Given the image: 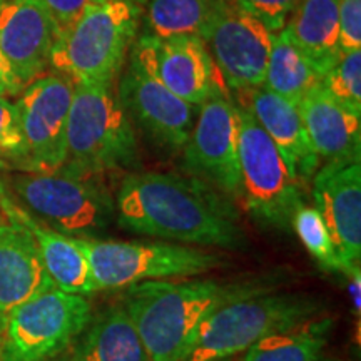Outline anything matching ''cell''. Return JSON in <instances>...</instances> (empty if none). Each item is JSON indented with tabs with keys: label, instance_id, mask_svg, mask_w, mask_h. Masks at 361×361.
Instances as JSON below:
<instances>
[{
	"label": "cell",
	"instance_id": "6da1fadb",
	"mask_svg": "<svg viewBox=\"0 0 361 361\" xmlns=\"http://www.w3.org/2000/svg\"><path fill=\"white\" fill-rule=\"evenodd\" d=\"M117 224L186 245L238 250L246 238L233 201L204 180L174 173H129L116 194Z\"/></svg>",
	"mask_w": 361,
	"mask_h": 361
},
{
	"label": "cell",
	"instance_id": "7a4b0ae2",
	"mask_svg": "<svg viewBox=\"0 0 361 361\" xmlns=\"http://www.w3.org/2000/svg\"><path fill=\"white\" fill-rule=\"evenodd\" d=\"M276 279L152 281L128 286L123 301L152 361H186L202 323L223 306L273 291Z\"/></svg>",
	"mask_w": 361,
	"mask_h": 361
},
{
	"label": "cell",
	"instance_id": "3957f363",
	"mask_svg": "<svg viewBox=\"0 0 361 361\" xmlns=\"http://www.w3.org/2000/svg\"><path fill=\"white\" fill-rule=\"evenodd\" d=\"M141 29L139 0H102L57 34L51 67L75 84H106L114 80Z\"/></svg>",
	"mask_w": 361,
	"mask_h": 361
},
{
	"label": "cell",
	"instance_id": "277c9868",
	"mask_svg": "<svg viewBox=\"0 0 361 361\" xmlns=\"http://www.w3.org/2000/svg\"><path fill=\"white\" fill-rule=\"evenodd\" d=\"M64 166L99 176L139 168L135 129L114 85L74 82Z\"/></svg>",
	"mask_w": 361,
	"mask_h": 361
},
{
	"label": "cell",
	"instance_id": "5b68a950",
	"mask_svg": "<svg viewBox=\"0 0 361 361\" xmlns=\"http://www.w3.org/2000/svg\"><path fill=\"white\" fill-rule=\"evenodd\" d=\"M7 188L34 219L71 238L104 231L116 214V200L102 176L66 166L54 173L19 171Z\"/></svg>",
	"mask_w": 361,
	"mask_h": 361
},
{
	"label": "cell",
	"instance_id": "8992f818",
	"mask_svg": "<svg viewBox=\"0 0 361 361\" xmlns=\"http://www.w3.org/2000/svg\"><path fill=\"white\" fill-rule=\"evenodd\" d=\"M323 303L310 295L266 291L223 306L202 323L186 361H224L256 341L316 318Z\"/></svg>",
	"mask_w": 361,
	"mask_h": 361
},
{
	"label": "cell",
	"instance_id": "52a82bcc",
	"mask_svg": "<svg viewBox=\"0 0 361 361\" xmlns=\"http://www.w3.org/2000/svg\"><path fill=\"white\" fill-rule=\"evenodd\" d=\"M239 116V201L261 226L288 231L303 202V186L295 179L278 147L246 107Z\"/></svg>",
	"mask_w": 361,
	"mask_h": 361
},
{
	"label": "cell",
	"instance_id": "ba28073f",
	"mask_svg": "<svg viewBox=\"0 0 361 361\" xmlns=\"http://www.w3.org/2000/svg\"><path fill=\"white\" fill-rule=\"evenodd\" d=\"M84 252L96 290H119L152 279L200 276L223 263L200 247L166 243L97 241L74 238Z\"/></svg>",
	"mask_w": 361,
	"mask_h": 361
},
{
	"label": "cell",
	"instance_id": "9c48e42d",
	"mask_svg": "<svg viewBox=\"0 0 361 361\" xmlns=\"http://www.w3.org/2000/svg\"><path fill=\"white\" fill-rule=\"evenodd\" d=\"M90 319L87 298L47 288L7 314L0 361H51L82 335Z\"/></svg>",
	"mask_w": 361,
	"mask_h": 361
},
{
	"label": "cell",
	"instance_id": "30bf717a",
	"mask_svg": "<svg viewBox=\"0 0 361 361\" xmlns=\"http://www.w3.org/2000/svg\"><path fill=\"white\" fill-rule=\"evenodd\" d=\"M194 121L183 164L189 176L204 180L231 201H239V116L229 94L218 92L202 102Z\"/></svg>",
	"mask_w": 361,
	"mask_h": 361
},
{
	"label": "cell",
	"instance_id": "8fae6325",
	"mask_svg": "<svg viewBox=\"0 0 361 361\" xmlns=\"http://www.w3.org/2000/svg\"><path fill=\"white\" fill-rule=\"evenodd\" d=\"M74 80L66 75H40L20 90L17 101L25 159L19 171L54 173L67 159V119Z\"/></svg>",
	"mask_w": 361,
	"mask_h": 361
},
{
	"label": "cell",
	"instance_id": "7c38bea8",
	"mask_svg": "<svg viewBox=\"0 0 361 361\" xmlns=\"http://www.w3.org/2000/svg\"><path fill=\"white\" fill-rule=\"evenodd\" d=\"M121 104L130 123L146 137L171 152L183 151L194 126L197 107L176 96L166 87L137 51L130 47L128 69L121 75Z\"/></svg>",
	"mask_w": 361,
	"mask_h": 361
},
{
	"label": "cell",
	"instance_id": "4fadbf2b",
	"mask_svg": "<svg viewBox=\"0 0 361 361\" xmlns=\"http://www.w3.org/2000/svg\"><path fill=\"white\" fill-rule=\"evenodd\" d=\"M273 40L274 32L239 8L234 0L204 37L223 84L239 94L263 85Z\"/></svg>",
	"mask_w": 361,
	"mask_h": 361
},
{
	"label": "cell",
	"instance_id": "5bb4252c",
	"mask_svg": "<svg viewBox=\"0 0 361 361\" xmlns=\"http://www.w3.org/2000/svg\"><path fill=\"white\" fill-rule=\"evenodd\" d=\"M156 78L176 96L200 107L221 92V79L206 42L196 35L156 39L142 34L133 44Z\"/></svg>",
	"mask_w": 361,
	"mask_h": 361
},
{
	"label": "cell",
	"instance_id": "9a60e30c",
	"mask_svg": "<svg viewBox=\"0 0 361 361\" xmlns=\"http://www.w3.org/2000/svg\"><path fill=\"white\" fill-rule=\"evenodd\" d=\"M311 183L314 207L350 274L361 258V162H326Z\"/></svg>",
	"mask_w": 361,
	"mask_h": 361
},
{
	"label": "cell",
	"instance_id": "2e32d148",
	"mask_svg": "<svg viewBox=\"0 0 361 361\" xmlns=\"http://www.w3.org/2000/svg\"><path fill=\"white\" fill-rule=\"evenodd\" d=\"M57 25L42 0H4L0 4V52L22 87L51 66Z\"/></svg>",
	"mask_w": 361,
	"mask_h": 361
},
{
	"label": "cell",
	"instance_id": "e0dca14e",
	"mask_svg": "<svg viewBox=\"0 0 361 361\" xmlns=\"http://www.w3.org/2000/svg\"><path fill=\"white\" fill-rule=\"evenodd\" d=\"M17 206L13 202L6 207V219L0 218V311L4 314L56 286L45 271L35 238L17 216Z\"/></svg>",
	"mask_w": 361,
	"mask_h": 361
},
{
	"label": "cell",
	"instance_id": "ac0fdd59",
	"mask_svg": "<svg viewBox=\"0 0 361 361\" xmlns=\"http://www.w3.org/2000/svg\"><path fill=\"white\" fill-rule=\"evenodd\" d=\"M241 96L247 97L246 109L278 147L298 183L301 186L311 183L319 169V157L311 146L298 106L263 85L241 92Z\"/></svg>",
	"mask_w": 361,
	"mask_h": 361
},
{
	"label": "cell",
	"instance_id": "d6986e66",
	"mask_svg": "<svg viewBox=\"0 0 361 361\" xmlns=\"http://www.w3.org/2000/svg\"><path fill=\"white\" fill-rule=\"evenodd\" d=\"M298 109L319 161L361 162V114L343 107L323 84L311 89Z\"/></svg>",
	"mask_w": 361,
	"mask_h": 361
},
{
	"label": "cell",
	"instance_id": "ffe728a7",
	"mask_svg": "<svg viewBox=\"0 0 361 361\" xmlns=\"http://www.w3.org/2000/svg\"><path fill=\"white\" fill-rule=\"evenodd\" d=\"M284 30L322 78L341 56L338 0H300Z\"/></svg>",
	"mask_w": 361,
	"mask_h": 361
},
{
	"label": "cell",
	"instance_id": "44dd1931",
	"mask_svg": "<svg viewBox=\"0 0 361 361\" xmlns=\"http://www.w3.org/2000/svg\"><path fill=\"white\" fill-rule=\"evenodd\" d=\"M17 216L35 238L45 271L59 290L80 296L97 291L90 276L87 259L74 238L39 223L20 206H17Z\"/></svg>",
	"mask_w": 361,
	"mask_h": 361
},
{
	"label": "cell",
	"instance_id": "7402d4cb",
	"mask_svg": "<svg viewBox=\"0 0 361 361\" xmlns=\"http://www.w3.org/2000/svg\"><path fill=\"white\" fill-rule=\"evenodd\" d=\"M72 361H152L124 306H111L84 329Z\"/></svg>",
	"mask_w": 361,
	"mask_h": 361
},
{
	"label": "cell",
	"instance_id": "603a6c76",
	"mask_svg": "<svg viewBox=\"0 0 361 361\" xmlns=\"http://www.w3.org/2000/svg\"><path fill=\"white\" fill-rule=\"evenodd\" d=\"M231 0H142L144 34L156 39L204 37Z\"/></svg>",
	"mask_w": 361,
	"mask_h": 361
},
{
	"label": "cell",
	"instance_id": "cb8c5ba5",
	"mask_svg": "<svg viewBox=\"0 0 361 361\" xmlns=\"http://www.w3.org/2000/svg\"><path fill=\"white\" fill-rule=\"evenodd\" d=\"M331 326V318H311L256 341L241 361H336L326 348Z\"/></svg>",
	"mask_w": 361,
	"mask_h": 361
},
{
	"label": "cell",
	"instance_id": "d4e9b609",
	"mask_svg": "<svg viewBox=\"0 0 361 361\" xmlns=\"http://www.w3.org/2000/svg\"><path fill=\"white\" fill-rule=\"evenodd\" d=\"M322 79L318 71L296 47L286 30L281 29L274 34L263 87L295 106H300L306 94L322 84Z\"/></svg>",
	"mask_w": 361,
	"mask_h": 361
},
{
	"label": "cell",
	"instance_id": "484cf974",
	"mask_svg": "<svg viewBox=\"0 0 361 361\" xmlns=\"http://www.w3.org/2000/svg\"><path fill=\"white\" fill-rule=\"evenodd\" d=\"M291 229H295L310 255L318 264L329 273H346L345 264L338 256L335 243L319 211L314 206L301 204L293 218Z\"/></svg>",
	"mask_w": 361,
	"mask_h": 361
},
{
	"label": "cell",
	"instance_id": "4316f807",
	"mask_svg": "<svg viewBox=\"0 0 361 361\" xmlns=\"http://www.w3.org/2000/svg\"><path fill=\"white\" fill-rule=\"evenodd\" d=\"M322 84L343 107L361 114V51L341 54Z\"/></svg>",
	"mask_w": 361,
	"mask_h": 361
},
{
	"label": "cell",
	"instance_id": "83f0119b",
	"mask_svg": "<svg viewBox=\"0 0 361 361\" xmlns=\"http://www.w3.org/2000/svg\"><path fill=\"white\" fill-rule=\"evenodd\" d=\"M24 159L25 149L19 111L6 96H0V161L12 162L17 169H20Z\"/></svg>",
	"mask_w": 361,
	"mask_h": 361
},
{
	"label": "cell",
	"instance_id": "f1b7e54d",
	"mask_svg": "<svg viewBox=\"0 0 361 361\" xmlns=\"http://www.w3.org/2000/svg\"><path fill=\"white\" fill-rule=\"evenodd\" d=\"M300 0H234L239 8L258 19L271 32L284 29Z\"/></svg>",
	"mask_w": 361,
	"mask_h": 361
},
{
	"label": "cell",
	"instance_id": "f546056e",
	"mask_svg": "<svg viewBox=\"0 0 361 361\" xmlns=\"http://www.w3.org/2000/svg\"><path fill=\"white\" fill-rule=\"evenodd\" d=\"M341 54L361 51V0H338Z\"/></svg>",
	"mask_w": 361,
	"mask_h": 361
},
{
	"label": "cell",
	"instance_id": "4dcf8cb0",
	"mask_svg": "<svg viewBox=\"0 0 361 361\" xmlns=\"http://www.w3.org/2000/svg\"><path fill=\"white\" fill-rule=\"evenodd\" d=\"M57 25V34L71 27L82 13L102 0H42Z\"/></svg>",
	"mask_w": 361,
	"mask_h": 361
},
{
	"label": "cell",
	"instance_id": "1f68e13d",
	"mask_svg": "<svg viewBox=\"0 0 361 361\" xmlns=\"http://www.w3.org/2000/svg\"><path fill=\"white\" fill-rule=\"evenodd\" d=\"M0 84H2L4 87L8 90V94H11V96H16V94H19L20 90L24 89L20 85L19 80H17L16 75H13L11 66H8L6 57L2 56V52H0Z\"/></svg>",
	"mask_w": 361,
	"mask_h": 361
},
{
	"label": "cell",
	"instance_id": "d6a6232c",
	"mask_svg": "<svg viewBox=\"0 0 361 361\" xmlns=\"http://www.w3.org/2000/svg\"><path fill=\"white\" fill-rule=\"evenodd\" d=\"M350 278V296H351V303H353V308L356 310V313L360 314L361 311V269L360 266L351 271L350 274H346Z\"/></svg>",
	"mask_w": 361,
	"mask_h": 361
},
{
	"label": "cell",
	"instance_id": "836d02e7",
	"mask_svg": "<svg viewBox=\"0 0 361 361\" xmlns=\"http://www.w3.org/2000/svg\"><path fill=\"white\" fill-rule=\"evenodd\" d=\"M4 168H6V162L0 161V169H4ZM12 202H13V200L11 196V191H8L6 183H4L2 178H0V206L6 207L8 204H12Z\"/></svg>",
	"mask_w": 361,
	"mask_h": 361
},
{
	"label": "cell",
	"instance_id": "e575fe53",
	"mask_svg": "<svg viewBox=\"0 0 361 361\" xmlns=\"http://www.w3.org/2000/svg\"><path fill=\"white\" fill-rule=\"evenodd\" d=\"M6 322H7V314H4L2 311H0V350H2L4 331H6Z\"/></svg>",
	"mask_w": 361,
	"mask_h": 361
},
{
	"label": "cell",
	"instance_id": "d590c367",
	"mask_svg": "<svg viewBox=\"0 0 361 361\" xmlns=\"http://www.w3.org/2000/svg\"><path fill=\"white\" fill-rule=\"evenodd\" d=\"M6 94H8V90L4 87L2 84H0V96H6Z\"/></svg>",
	"mask_w": 361,
	"mask_h": 361
},
{
	"label": "cell",
	"instance_id": "8d00e7d4",
	"mask_svg": "<svg viewBox=\"0 0 361 361\" xmlns=\"http://www.w3.org/2000/svg\"><path fill=\"white\" fill-rule=\"evenodd\" d=\"M52 361V360H51ZM62 361H72V360H62Z\"/></svg>",
	"mask_w": 361,
	"mask_h": 361
},
{
	"label": "cell",
	"instance_id": "74e56055",
	"mask_svg": "<svg viewBox=\"0 0 361 361\" xmlns=\"http://www.w3.org/2000/svg\"><path fill=\"white\" fill-rule=\"evenodd\" d=\"M4 2V0H0V4H2Z\"/></svg>",
	"mask_w": 361,
	"mask_h": 361
},
{
	"label": "cell",
	"instance_id": "f35d334b",
	"mask_svg": "<svg viewBox=\"0 0 361 361\" xmlns=\"http://www.w3.org/2000/svg\"><path fill=\"white\" fill-rule=\"evenodd\" d=\"M224 361H229V360H224Z\"/></svg>",
	"mask_w": 361,
	"mask_h": 361
},
{
	"label": "cell",
	"instance_id": "ab89813d",
	"mask_svg": "<svg viewBox=\"0 0 361 361\" xmlns=\"http://www.w3.org/2000/svg\"><path fill=\"white\" fill-rule=\"evenodd\" d=\"M0 218H2V216H0Z\"/></svg>",
	"mask_w": 361,
	"mask_h": 361
}]
</instances>
